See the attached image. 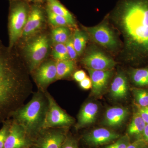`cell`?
<instances>
[{
	"mask_svg": "<svg viewBox=\"0 0 148 148\" xmlns=\"http://www.w3.org/2000/svg\"><path fill=\"white\" fill-rule=\"evenodd\" d=\"M32 143L24 129L12 120L4 148H30Z\"/></svg>",
	"mask_w": 148,
	"mask_h": 148,
	"instance_id": "cell-13",
	"label": "cell"
},
{
	"mask_svg": "<svg viewBox=\"0 0 148 148\" xmlns=\"http://www.w3.org/2000/svg\"><path fill=\"white\" fill-rule=\"evenodd\" d=\"M128 90L127 77L123 73H119L114 78L111 85V96L115 99H123L127 96Z\"/></svg>",
	"mask_w": 148,
	"mask_h": 148,
	"instance_id": "cell-17",
	"label": "cell"
},
{
	"mask_svg": "<svg viewBox=\"0 0 148 148\" xmlns=\"http://www.w3.org/2000/svg\"><path fill=\"white\" fill-rule=\"evenodd\" d=\"M9 1H16V0H8ZM21 1H26L30 3V2H32L34 3H42L43 1H45L46 0H21Z\"/></svg>",
	"mask_w": 148,
	"mask_h": 148,
	"instance_id": "cell-36",
	"label": "cell"
},
{
	"mask_svg": "<svg viewBox=\"0 0 148 148\" xmlns=\"http://www.w3.org/2000/svg\"><path fill=\"white\" fill-rule=\"evenodd\" d=\"M71 35V30L68 27H56L51 32V42L54 45L65 44Z\"/></svg>",
	"mask_w": 148,
	"mask_h": 148,
	"instance_id": "cell-21",
	"label": "cell"
},
{
	"mask_svg": "<svg viewBox=\"0 0 148 148\" xmlns=\"http://www.w3.org/2000/svg\"><path fill=\"white\" fill-rule=\"evenodd\" d=\"M65 44L67 49L70 59L73 61H75L77 58L78 55L74 47L73 35L72 34L70 36L69 40L67 41Z\"/></svg>",
	"mask_w": 148,
	"mask_h": 148,
	"instance_id": "cell-29",
	"label": "cell"
},
{
	"mask_svg": "<svg viewBox=\"0 0 148 148\" xmlns=\"http://www.w3.org/2000/svg\"><path fill=\"white\" fill-rule=\"evenodd\" d=\"M128 114L129 111L127 108L120 107H111L106 111L103 123L108 127H119L125 121Z\"/></svg>",
	"mask_w": 148,
	"mask_h": 148,
	"instance_id": "cell-16",
	"label": "cell"
},
{
	"mask_svg": "<svg viewBox=\"0 0 148 148\" xmlns=\"http://www.w3.org/2000/svg\"><path fill=\"white\" fill-rule=\"evenodd\" d=\"M84 29L88 36L99 45L110 50L117 47V40L114 33L106 23Z\"/></svg>",
	"mask_w": 148,
	"mask_h": 148,
	"instance_id": "cell-9",
	"label": "cell"
},
{
	"mask_svg": "<svg viewBox=\"0 0 148 148\" xmlns=\"http://www.w3.org/2000/svg\"><path fill=\"white\" fill-rule=\"evenodd\" d=\"M146 123L138 111L133 114L131 122L127 129V135L135 138V140L142 139Z\"/></svg>",
	"mask_w": 148,
	"mask_h": 148,
	"instance_id": "cell-19",
	"label": "cell"
},
{
	"mask_svg": "<svg viewBox=\"0 0 148 148\" xmlns=\"http://www.w3.org/2000/svg\"><path fill=\"white\" fill-rule=\"evenodd\" d=\"M73 77L74 79L77 82H79L84 79L87 76L84 71H83V70H79V71H77L74 73Z\"/></svg>",
	"mask_w": 148,
	"mask_h": 148,
	"instance_id": "cell-34",
	"label": "cell"
},
{
	"mask_svg": "<svg viewBox=\"0 0 148 148\" xmlns=\"http://www.w3.org/2000/svg\"><path fill=\"white\" fill-rule=\"evenodd\" d=\"M51 38L46 33H38L26 40L22 49L24 63L30 73L45 61L50 50Z\"/></svg>",
	"mask_w": 148,
	"mask_h": 148,
	"instance_id": "cell-4",
	"label": "cell"
},
{
	"mask_svg": "<svg viewBox=\"0 0 148 148\" xmlns=\"http://www.w3.org/2000/svg\"><path fill=\"white\" fill-rule=\"evenodd\" d=\"M88 36L86 32L79 29H76L73 34L74 47L78 56L84 51L88 40Z\"/></svg>",
	"mask_w": 148,
	"mask_h": 148,
	"instance_id": "cell-22",
	"label": "cell"
},
{
	"mask_svg": "<svg viewBox=\"0 0 148 148\" xmlns=\"http://www.w3.org/2000/svg\"><path fill=\"white\" fill-rule=\"evenodd\" d=\"M48 106L45 91L38 89L28 103L14 113L11 119L24 129L33 142L44 129Z\"/></svg>",
	"mask_w": 148,
	"mask_h": 148,
	"instance_id": "cell-3",
	"label": "cell"
},
{
	"mask_svg": "<svg viewBox=\"0 0 148 148\" xmlns=\"http://www.w3.org/2000/svg\"><path fill=\"white\" fill-rule=\"evenodd\" d=\"M120 137L119 134L113 130L101 127L85 134L83 140L88 145L97 147L108 144Z\"/></svg>",
	"mask_w": 148,
	"mask_h": 148,
	"instance_id": "cell-12",
	"label": "cell"
},
{
	"mask_svg": "<svg viewBox=\"0 0 148 148\" xmlns=\"http://www.w3.org/2000/svg\"><path fill=\"white\" fill-rule=\"evenodd\" d=\"M92 82V93L95 96H100L106 89L112 76V70L98 71L88 69Z\"/></svg>",
	"mask_w": 148,
	"mask_h": 148,
	"instance_id": "cell-14",
	"label": "cell"
},
{
	"mask_svg": "<svg viewBox=\"0 0 148 148\" xmlns=\"http://www.w3.org/2000/svg\"><path fill=\"white\" fill-rule=\"evenodd\" d=\"M8 18V47L13 49L21 38L26 25L31 5L21 0L9 1Z\"/></svg>",
	"mask_w": 148,
	"mask_h": 148,
	"instance_id": "cell-5",
	"label": "cell"
},
{
	"mask_svg": "<svg viewBox=\"0 0 148 148\" xmlns=\"http://www.w3.org/2000/svg\"><path fill=\"white\" fill-rule=\"evenodd\" d=\"M57 78L56 80L63 79L71 76L75 69V61L68 60L56 61Z\"/></svg>",
	"mask_w": 148,
	"mask_h": 148,
	"instance_id": "cell-20",
	"label": "cell"
},
{
	"mask_svg": "<svg viewBox=\"0 0 148 148\" xmlns=\"http://www.w3.org/2000/svg\"><path fill=\"white\" fill-rule=\"evenodd\" d=\"M45 93L48 100L49 106L44 129L66 128L73 124L74 119L58 106L53 96L47 90H46Z\"/></svg>",
	"mask_w": 148,
	"mask_h": 148,
	"instance_id": "cell-6",
	"label": "cell"
},
{
	"mask_svg": "<svg viewBox=\"0 0 148 148\" xmlns=\"http://www.w3.org/2000/svg\"><path fill=\"white\" fill-rule=\"evenodd\" d=\"M52 55L56 61L70 60V58L65 44L54 45Z\"/></svg>",
	"mask_w": 148,
	"mask_h": 148,
	"instance_id": "cell-26",
	"label": "cell"
},
{
	"mask_svg": "<svg viewBox=\"0 0 148 148\" xmlns=\"http://www.w3.org/2000/svg\"><path fill=\"white\" fill-rule=\"evenodd\" d=\"M45 8L47 17L51 25L55 27L70 26L68 21L64 17L53 13L46 6Z\"/></svg>",
	"mask_w": 148,
	"mask_h": 148,
	"instance_id": "cell-25",
	"label": "cell"
},
{
	"mask_svg": "<svg viewBox=\"0 0 148 148\" xmlns=\"http://www.w3.org/2000/svg\"><path fill=\"white\" fill-rule=\"evenodd\" d=\"M65 128L42 129L33 141L30 148H61L67 136Z\"/></svg>",
	"mask_w": 148,
	"mask_h": 148,
	"instance_id": "cell-7",
	"label": "cell"
},
{
	"mask_svg": "<svg viewBox=\"0 0 148 148\" xmlns=\"http://www.w3.org/2000/svg\"><path fill=\"white\" fill-rule=\"evenodd\" d=\"M131 143L130 138L127 135L120 137L114 143L108 145L105 148H127Z\"/></svg>",
	"mask_w": 148,
	"mask_h": 148,
	"instance_id": "cell-28",
	"label": "cell"
},
{
	"mask_svg": "<svg viewBox=\"0 0 148 148\" xmlns=\"http://www.w3.org/2000/svg\"><path fill=\"white\" fill-rule=\"evenodd\" d=\"M127 148H148V143L144 139H138L130 143Z\"/></svg>",
	"mask_w": 148,
	"mask_h": 148,
	"instance_id": "cell-31",
	"label": "cell"
},
{
	"mask_svg": "<svg viewBox=\"0 0 148 148\" xmlns=\"http://www.w3.org/2000/svg\"><path fill=\"white\" fill-rule=\"evenodd\" d=\"M98 105L96 103L88 102L85 104L78 115L76 129H81L94 122L98 114Z\"/></svg>",
	"mask_w": 148,
	"mask_h": 148,
	"instance_id": "cell-15",
	"label": "cell"
},
{
	"mask_svg": "<svg viewBox=\"0 0 148 148\" xmlns=\"http://www.w3.org/2000/svg\"><path fill=\"white\" fill-rule=\"evenodd\" d=\"M132 82L140 86H148V69H133L130 73Z\"/></svg>",
	"mask_w": 148,
	"mask_h": 148,
	"instance_id": "cell-23",
	"label": "cell"
},
{
	"mask_svg": "<svg viewBox=\"0 0 148 148\" xmlns=\"http://www.w3.org/2000/svg\"><path fill=\"white\" fill-rule=\"evenodd\" d=\"M61 148H78L77 142L73 137L67 135Z\"/></svg>",
	"mask_w": 148,
	"mask_h": 148,
	"instance_id": "cell-30",
	"label": "cell"
},
{
	"mask_svg": "<svg viewBox=\"0 0 148 148\" xmlns=\"http://www.w3.org/2000/svg\"><path fill=\"white\" fill-rule=\"evenodd\" d=\"M32 74L39 90L45 91L48 86L56 80V61L45 60Z\"/></svg>",
	"mask_w": 148,
	"mask_h": 148,
	"instance_id": "cell-10",
	"label": "cell"
},
{
	"mask_svg": "<svg viewBox=\"0 0 148 148\" xmlns=\"http://www.w3.org/2000/svg\"></svg>",
	"mask_w": 148,
	"mask_h": 148,
	"instance_id": "cell-37",
	"label": "cell"
},
{
	"mask_svg": "<svg viewBox=\"0 0 148 148\" xmlns=\"http://www.w3.org/2000/svg\"><path fill=\"white\" fill-rule=\"evenodd\" d=\"M12 123V120L10 119L2 123V126L0 129V148H4Z\"/></svg>",
	"mask_w": 148,
	"mask_h": 148,
	"instance_id": "cell-27",
	"label": "cell"
},
{
	"mask_svg": "<svg viewBox=\"0 0 148 148\" xmlns=\"http://www.w3.org/2000/svg\"><path fill=\"white\" fill-rule=\"evenodd\" d=\"M111 16L123 37L127 60L148 63V0H119Z\"/></svg>",
	"mask_w": 148,
	"mask_h": 148,
	"instance_id": "cell-2",
	"label": "cell"
},
{
	"mask_svg": "<svg viewBox=\"0 0 148 148\" xmlns=\"http://www.w3.org/2000/svg\"><path fill=\"white\" fill-rule=\"evenodd\" d=\"M82 62L87 69L98 71L112 70L116 64L112 58L97 50L88 52L83 58Z\"/></svg>",
	"mask_w": 148,
	"mask_h": 148,
	"instance_id": "cell-11",
	"label": "cell"
},
{
	"mask_svg": "<svg viewBox=\"0 0 148 148\" xmlns=\"http://www.w3.org/2000/svg\"><path fill=\"white\" fill-rule=\"evenodd\" d=\"M30 74L14 48L0 40V124L10 119L33 93Z\"/></svg>",
	"mask_w": 148,
	"mask_h": 148,
	"instance_id": "cell-1",
	"label": "cell"
},
{
	"mask_svg": "<svg viewBox=\"0 0 148 148\" xmlns=\"http://www.w3.org/2000/svg\"><path fill=\"white\" fill-rule=\"evenodd\" d=\"M47 16L45 6L41 3H35L31 5L27 23L23 30L21 38L27 40L36 34L42 28Z\"/></svg>",
	"mask_w": 148,
	"mask_h": 148,
	"instance_id": "cell-8",
	"label": "cell"
},
{
	"mask_svg": "<svg viewBox=\"0 0 148 148\" xmlns=\"http://www.w3.org/2000/svg\"><path fill=\"white\" fill-rule=\"evenodd\" d=\"M138 112L146 124H148V106L138 107Z\"/></svg>",
	"mask_w": 148,
	"mask_h": 148,
	"instance_id": "cell-32",
	"label": "cell"
},
{
	"mask_svg": "<svg viewBox=\"0 0 148 148\" xmlns=\"http://www.w3.org/2000/svg\"><path fill=\"white\" fill-rule=\"evenodd\" d=\"M132 92L135 103L138 107L148 106V89L134 88Z\"/></svg>",
	"mask_w": 148,
	"mask_h": 148,
	"instance_id": "cell-24",
	"label": "cell"
},
{
	"mask_svg": "<svg viewBox=\"0 0 148 148\" xmlns=\"http://www.w3.org/2000/svg\"><path fill=\"white\" fill-rule=\"evenodd\" d=\"M45 6L53 13L66 18L70 26L75 27V21L73 15L59 0H46Z\"/></svg>",
	"mask_w": 148,
	"mask_h": 148,
	"instance_id": "cell-18",
	"label": "cell"
},
{
	"mask_svg": "<svg viewBox=\"0 0 148 148\" xmlns=\"http://www.w3.org/2000/svg\"><path fill=\"white\" fill-rule=\"evenodd\" d=\"M143 139L148 143V124H146L143 135Z\"/></svg>",
	"mask_w": 148,
	"mask_h": 148,
	"instance_id": "cell-35",
	"label": "cell"
},
{
	"mask_svg": "<svg viewBox=\"0 0 148 148\" xmlns=\"http://www.w3.org/2000/svg\"><path fill=\"white\" fill-rule=\"evenodd\" d=\"M79 86L82 89L88 90L92 88V82L90 77H86L84 79L79 82Z\"/></svg>",
	"mask_w": 148,
	"mask_h": 148,
	"instance_id": "cell-33",
	"label": "cell"
}]
</instances>
